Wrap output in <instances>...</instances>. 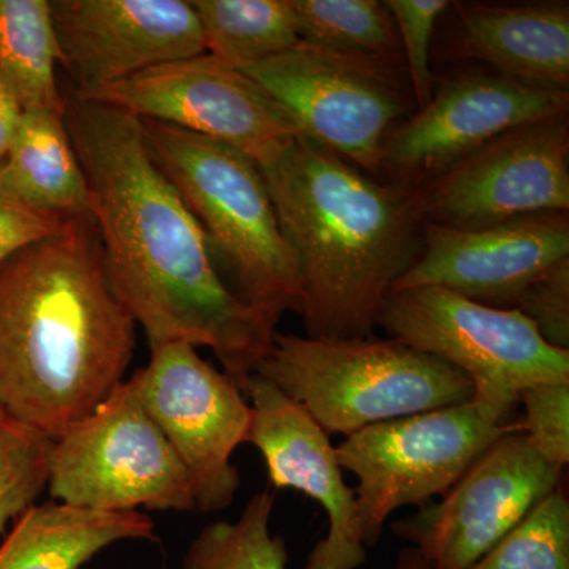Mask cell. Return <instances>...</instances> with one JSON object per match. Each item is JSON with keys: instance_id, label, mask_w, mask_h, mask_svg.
<instances>
[{"instance_id": "obj_1", "label": "cell", "mask_w": 569, "mask_h": 569, "mask_svg": "<svg viewBox=\"0 0 569 569\" xmlns=\"http://www.w3.org/2000/svg\"><path fill=\"white\" fill-rule=\"evenodd\" d=\"M63 119L88 183L108 279L149 347L209 348L246 395L276 326L223 283L203 231L153 163L140 119L73 92Z\"/></svg>"}, {"instance_id": "obj_2", "label": "cell", "mask_w": 569, "mask_h": 569, "mask_svg": "<svg viewBox=\"0 0 569 569\" xmlns=\"http://www.w3.org/2000/svg\"><path fill=\"white\" fill-rule=\"evenodd\" d=\"M137 323L91 213L0 264V407L58 440L126 380Z\"/></svg>"}, {"instance_id": "obj_3", "label": "cell", "mask_w": 569, "mask_h": 569, "mask_svg": "<svg viewBox=\"0 0 569 569\" xmlns=\"http://www.w3.org/2000/svg\"><path fill=\"white\" fill-rule=\"evenodd\" d=\"M261 171L298 260L307 337H372L422 250L415 189L377 181L306 134Z\"/></svg>"}, {"instance_id": "obj_4", "label": "cell", "mask_w": 569, "mask_h": 569, "mask_svg": "<svg viewBox=\"0 0 569 569\" xmlns=\"http://www.w3.org/2000/svg\"><path fill=\"white\" fill-rule=\"evenodd\" d=\"M153 163L203 231L223 283L277 326L305 306L298 260L260 164L233 146L140 119Z\"/></svg>"}, {"instance_id": "obj_5", "label": "cell", "mask_w": 569, "mask_h": 569, "mask_svg": "<svg viewBox=\"0 0 569 569\" xmlns=\"http://www.w3.org/2000/svg\"><path fill=\"white\" fill-rule=\"evenodd\" d=\"M254 373L305 407L328 436L348 437L473 396L466 373L391 337L316 339L276 332Z\"/></svg>"}, {"instance_id": "obj_6", "label": "cell", "mask_w": 569, "mask_h": 569, "mask_svg": "<svg viewBox=\"0 0 569 569\" xmlns=\"http://www.w3.org/2000/svg\"><path fill=\"white\" fill-rule=\"evenodd\" d=\"M377 328L466 373L471 400L505 425L523 389L569 381V350L546 342L520 310L479 305L445 288L392 291Z\"/></svg>"}, {"instance_id": "obj_7", "label": "cell", "mask_w": 569, "mask_h": 569, "mask_svg": "<svg viewBox=\"0 0 569 569\" xmlns=\"http://www.w3.org/2000/svg\"><path fill=\"white\" fill-rule=\"evenodd\" d=\"M48 490L88 511H197L186 468L130 380L54 440Z\"/></svg>"}, {"instance_id": "obj_8", "label": "cell", "mask_w": 569, "mask_h": 569, "mask_svg": "<svg viewBox=\"0 0 569 569\" xmlns=\"http://www.w3.org/2000/svg\"><path fill=\"white\" fill-rule=\"evenodd\" d=\"M515 429L473 400L377 422L336 447L342 470L358 479L355 488L366 548H373L389 516L422 508L445 496L475 460Z\"/></svg>"}, {"instance_id": "obj_9", "label": "cell", "mask_w": 569, "mask_h": 569, "mask_svg": "<svg viewBox=\"0 0 569 569\" xmlns=\"http://www.w3.org/2000/svg\"><path fill=\"white\" fill-rule=\"evenodd\" d=\"M399 61L299 43L241 71L283 108L301 134L380 176L388 133L410 116Z\"/></svg>"}, {"instance_id": "obj_10", "label": "cell", "mask_w": 569, "mask_h": 569, "mask_svg": "<svg viewBox=\"0 0 569 569\" xmlns=\"http://www.w3.org/2000/svg\"><path fill=\"white\" fill-rule=\"evenodd\" d=\"M73 93L137 119L233 146L260 167L279 159L301 134L283 108L244 71L208 52Z\"/></svg>"}, {"instance_id": "obj_11", "label": "cell", "mask_w": 569, "mask_h": 569, "mask_svg": "<svg viewBox=\"0 0 569 569\" xmlns=\"http://www.w3.org/2000/svg\"><path fill=\"white\" fill-rule=\"evenodd\" d=\"M129 380L186 468L197 511L230 507L241 486L231 458L252 426L244 392L183 342L152 346L148 366Z\"/></svg>"}, {"instance_id": "obj_12", "label": "cell", "mask_w": 569, "mask_h": 569, "mask_svg": "<svg viewBox=\"0 0 569 569\" xmlns=\"http://www.w3.org/2000/svg\"><path fill=\"white\" fill-rule=\"evenodd\" d=\"M568 112L508 130L415 189L426 223L475 230L569 209Z\"/></svg>"}, {"instance_id": "obj_13", "label": "cell", "mask_w": 569, "mask_h": 569, "mask_svg": "<svg viewBox=\"0 0 569 569\" xmlns=\"http://www.w3.org/2000/svg\"><path fill=\"white\" fill-rule=\"evenodd\" d=\"M563 470L542 459L515 422L440 501L396 520L391 529L430 568L468 569L559 488Z\"/></svg>"}, {"instance_id": "obj_14", "label": "cell", "mask_w": 569, "mask_h": 569, "mask_svg": "<svg viewBox=\"0 0 569 569\" xmlns=\"http://www.w3.org/2000/svg\"><path fill=\"white\" fill-rule=\"evenodd\" d=\"M568 100L503 74H459L388 133L381 173L419 189L508 130L568 112Z\"/></svg>"}, {"instance_id": "obj_15", "label": "cell", "mask_w": 569, "mask_h": 569, "mask_svg": "<svg viewBox=\"0 0 569 569\" xmlns=\"http://www.w3.org/2000/svg\"><path fill=\"white\" fill-rule=\"evenodd\" d=\"M59 63L77 92L204 54L200 20L186 0H50Z\"/></svg>"}, {"instance_id": "obj_16", "label": "cell", "mask_w": 569, "mask_h": 569, "mask_svg": "<svg viewBox=\"0 0 569 569\" xmlns=\"http://www.w3.org/2000/svg\"><path fill=\"white\" fill-rule=\"evenodd\" d=\"M565 258L568 212L535 213L475 230L425 222L421 253L392 291L438 287L479 305L516 309L527 287Z\"/></svg>"}, {"instance_id": "obj_17", "label": "cell", "mask_w": 569, "mask_h": 569, "mask_svg": "<svg viewBox=\"0 0 569 569\" xmlns=\"http://www.w3.org/2000/svg\"><path fill=\"white\" fill-rule=\"evenodd\" d=\"M252 407L247 443L263 456L274 489H293L328 515V535L310 550L306 569H359L367 548L355 489L343 479L328 433L271 381L254 376L246 388Z\"/></svg>"}, {"instance_id": "obj_18", "label": "cell", "mask_w": 569, "mask_h": 569, "mask_svg": "<svg viewBox=\"0 0 569 569\" xmlns=\"http://www.w3.org/2000/svg\"><path fill=\"white\" fill-rule=\"evenodd\" d=\"M459 10L455 50L512 80L568 92V2Z\"/></svg>"}, {"instance_id": "obj_19", "label": "cell", "mask_w": 569, "mask_h": 569, "mask_svg": "<svg viewBox=\"0 0 569 569\" xmlns=\"http://www.w3.org/2000/svg\"><path fill=\"white\" fill-rule=\"evenodd\" d=\"M157 539L156 523L141 511H88L48 501L14 520L0 545V569H81L116 542Z\"/></svg>"}, {"instance_id": "obj_20", "label": "cell", "mask_w": 569, "mask_h": 569, "mask_svg": "<svg viewBox=\"0 0 569 569\" xmlns=\"http://www.w3.org/2000/svg\"><path fill=\"white\" fill-rule=\"evenodd\" d=\"M63 112L22 111L2 171L11 189L33 208L59 217L84 216L88 183Z\"/></svg>"}, {"instance_id": "obj_21", "label": "cell", "mask_w": 569, "mask_h": 569, "mask_svg": "<svg viewBox=\"0 0 569 569\" xmlns=\"http://www.w3.org/2000/svg\"><path fill=\"white\" fill-rule=\"evenodd\" d=\"M50 0H0V78L22 111H66Z\"/></svg>"}, {"instance_id": "obj_22", "label": "cell", "mask_w": 569, "mask_h": 569, "mask_svg": "<svg viewBox=\"0 0 569 569\" xmlns=\"http://www.w3.org/2000/svg\"><path fill=\"white\" fill-rule=\"evenodd\" d=\"M206 52L242 70L301 43L291 0H190Z\"/></svg>"}, {"instance_id": "obj_23", "label": "cell", "mask_w": 569, "mask_h": 569, "mask_svg": "<svg viewBox=\"0 0 569 569\" xmlns=\"http://www.w3.org/2000/svg\"><path fill=\"white\" fill-rule=\"evenodd\" d=\"M301 43L372 58H400L399 33L378 0H291Z\"/></svg>"}, {"instance_id": "obj_24", "label": "cell", "mask_w": 569, "mask_h": 569, "mask_svg": "<svg viewBox=\"0 0 569 569\" xmlns=\"http://www.w3.org/2000/svg\"><path fill=\"white\" fill-rule=\"evenodd\" d=\"M274 505V493L261 490L234 522L204 526L183 553L181 569H287V541L269 527Z\"/></svg>"}, {"instance_id": "obj_25", "label": "cell", "mask_w": 569, "mask_h": 569, "mask_svg": "<svg viewBox=\"0 0 569 569\" xmlns=\"http://www.w3.org/2000/svg\"><path fill=\"white\" fill-rule=\"evenodd\" d=\"M54 440L0 407V535L48 489Z\"/></svg>"}, {"instance_id": "obj_26", "label": "cell", "mask_w": 569, "mask_h": 569, "mask_svg": "<svg viewBox=\"0 0 569 569\" xmlns=\"http://www.w3.org/2000/svg\"><path fill=\"white\" fill-rule=\"evenodd\" d=\"M468 569H569V498L563 486Z\"/></svg>"}, {"instance_id": "obj_27", "label": "cell", "mask_w": 569, "mask_h": 569, "mask_svg": "<svg viewBox=\"0 0 569 569\" xmlns=\"http://www.w3.org/2000/svg\"><path fill=\"white\" fill-rule=\"evenodd\" d=\"M523 417L516 429L531 448L560 468L569 463V381L539 383L519 395Z\"/></svg>"}, {"instance_id": "obj_28", "label": "cell", "mask_w": 569, "mask_h": 569, "mask_svg": "<svg viewBox=\"0 0 569 569\" xmlns=\"http://www.w3.org/2000/svg\"><path fill=\"white\" fill-rule=\"evenodd\" d=\"M399 33L400 47L406 56L408 81L418 108L425 107L433 96L430 70V41L438 18L451 6L448 0H387Z\"/></svg>"}, {"instance_id": "obj_29", "label": "cell", "mask_w": 569, "mask_h": 569, "mask_svg": "<svg viewBox=\"0 0 569 569\" xmlns=\"http://www.w3.org/2000/svg\"><path fill=\"white\" fill-rule=\"evenodd\" d=\"M516 309L533 321L546 342L569 350V258L535 279Z\"/></svg>"}, {"instance_id": "obj_30", "label": "cell", "mask_w": 569, "mask_h": 569, "mask_svg": "<svg viewBox=\"0 0 569 569\" xmlns=\"http://www.w3.org/2000/svg\"><path fill=\"white\" fill-rule=\"evenodd\" d=\"M67 217L40 211L11 189L0 164V264L61 228Z\"/></svg>"}, {"instance_id": "obj_31", "label": "cell", "mask_w": 569, "mask_h": 569, "mask_svg": "<svg viewBox=\"0 0 569 569\" xmlns=\"http://www.w3.org/2000/svg\"><path fill=\"white\" fill-rule=\"evenodd\" d=\"M22 110L9 86L0 78V164L6 160L18 123H20Z\"/></svg>"}, {"instance_id": "obj_32", "label": "cell", "mask_w": 569, "mask_h": 569, "mask_svg": "<svg viewBox=\"0 0 569 569\" xmlns=\"http://www.w3.org/2000/svg\"><path fill=\"white\" fill-rule=\"evenodd\" d=\"M395 569H432L430 565L427 563L422 553L419 552L418 549L415 548H406L400 550L399 556H397L396 568Z\"/></svg>"}]
</instances>
